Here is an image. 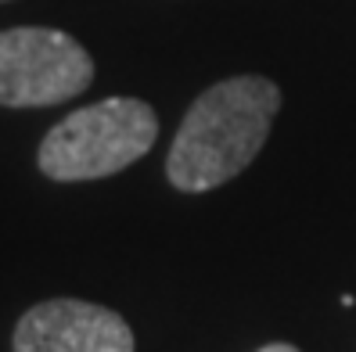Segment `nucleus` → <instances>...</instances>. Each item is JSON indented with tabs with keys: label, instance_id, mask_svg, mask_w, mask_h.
Returning a JSON list of instances; mask_svg holds the SVG:
<instances>
[{
	"label": "nucleus",
	"instance_id": "f03ea898",
	"mask_svg": "<svg viewBox=\"0 0 356 352\" xmlns=\"http://www.w3.org/2000/svg\"><path fill=\"white\" fill-rule=\"evenodd\" d=\"M159 137L155 112L137 97H108L76 108L40 144V173L58 183L101 180L134 165Z\"/></svg>",
	"mask_w": 356,
	"mask_h": 352
},
{
	"label": "nucleus",
	"instance_id": "f257e3e1",
	"mask_svg": "<svg viewBox=\"0 0 356 352\" xmlns=\"http://www.w3.org/2000/svg\"><path fill=\"white\" fill-rule=\"evenodd\" d=\"M281 108V90L263 76H234L209 87L187 108L165 158V176L177 191L202 194L234 180L270 137Z\"/></svg>",
	"mask_w": 356,
	"mask_h": 352
},
{
	"label": "nucleus",
	"instance_id": "20e7f679",
	"mask_svg": "<svg viewBox=\"0 0 356 352\" xmlns=\"http://www.w3.org/2000/svg\"><path fill=\"white\" fill-rule=\"evenodd\" d=\"M15 352H134V330L119 313L83 299H47L15 327Z\"/></svg>",
	"mask_w": 356,
	"mask_h": 352
},
{
	"label": "nucleus",
	"instance_id": "39448f33",
	"mask_svg": "<svg viewBox=\"0 0 356 352\" xmlns=\"http://www.w3.org/2000/svg\"><path fill=\"white\" fill-rule=\"evenodd\" d=\"M259 352H299V349H296V345H281V342H277V345H266V349H259Z\"/></svg>",
	"mask_w": 356,
	"mask_h": 352
},
{
	"label": "nucleus",
	"instance_id": "7ed1b4c3",
	"mask_svg": "<svg viewBox=\"0 0 356 352\" xmlns=\"http://www.w3.org/2000/svg\"><path fill=\"white\" fill-rule=\"evenodd\" d=\"M94 79V61L61 29L22 26L0 33V105L47 108L83 94Z\"/></svg>",
	"mask_w": 356,
	"mask_h": 352
}]
</instances>
